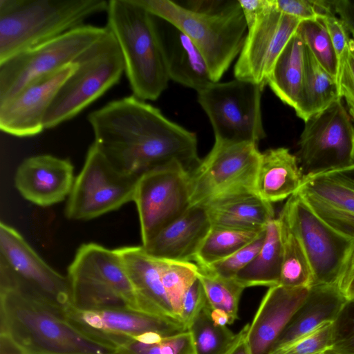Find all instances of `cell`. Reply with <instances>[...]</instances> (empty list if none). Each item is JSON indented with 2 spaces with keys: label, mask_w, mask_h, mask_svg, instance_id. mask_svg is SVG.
<instances>
[{
  "label": "cell",
  "mask_w": 354,
  "mask_h": 354,
  "mask_svg": "<svg viewBox=\"0 0 354 354\" xmlns=\"http://www.w3.org/2000/svg\"><path fill=\"white\" fill-rule=\"evenodd\" d=\"M94 143L121 172L140 177L172 161L190 172L198 165L196 135L133 95L91 112Z\"/></svg>",
  "instance_id": "obj_1"
},
{
  "label": "cell",
  "mask_w": 354,
  "mask_h": 354,
  "mask_svg": "<svg viewBox=\"0 0 354 354\" xmlns=\"http://www.w3.org/2000/svg\"><path fill=\"white\" fill-rule=\"evenodd\" d=\"M106 27L121 50L133 95L156 100L170 80L156 17L136 0L109 1Z\"/></svg>",
  "instance_id": "obj_2"
},
{
  "label": "cell",
  "mask_w": 354,
  "mask_h": 354,
  "mask_svg": "<svg viewBox=\"0 0 354 354\" xmlns=\"http://www.w3.org/2000/svg\"><path fill=\"white\" fill-rule=\"evenodd\" d=\"M1 333L27 354H113L115 351L82 334L64 315L24 295L0 286Z\"/></svg>",
  "instance_id": "obj_3"
},
{
  "label": "cell",
  "mask_w": 354,
  "mask_h": 354,
  "mask_svg": "<svg viewBox=\"0 0 354 354\" xmlns=\"http://www.w3.org/2000/svg\"><path fill=\"white\" fill-rule=\"evenodd\" d=\"M106 0H0V63L107 10Z\"/></svg>",
  "instance_id": "obj_4"
},
{
  "label": "cell",
  "mask_w": 354,
  "mask_h": 354,
  "mask_svg": "<svg viewBox=\"0 0 354 354\" xmlns=\"http://www.w3.org/2000/svg\"><path fill=\"white\" fill-rule=\"evenodd\" d=\"M150 13L185 33L203 56L214 82H219L236 57L247 35V25L238 0L223 11L206 14L192 11L171 0H136Z\"/></svg>",
  "instance_id": "obj_5"
},
{
  "label": "cell",
  "mask_w": 354,
  "mask_h": 354,
  "mask_svg": "<svg viewBox=\"0 0 354 354\" xmlns=\"http://www.w3.org/2000/svg\"><path fill=\"white\" fill-rule=\"evenodd\" d=\"M67 278L72 306L78 309L138 311L135 289L116 249L82 244L68 268Z\"/></svg>",
  "instance_id": "obj_6"
},
{
  "label": "cell",
  "mask_w": 354,
  "mask_h": 354,
  "mask_svg": "<svg viewBox=\"0 0 354 354\" xmlns=\"http://www.w3.org/2000/svg\"><path fill=\"white\" fill-rule=\"evenodd\" d=\"M74 62L75 71L62 85L46 113L45 129L75 117L118 84L124 73L121 50L109 29Z\"/></svg>",
  "instance_id": "obj_7"
},
{
  "label": "cell",
  "mask_w": 354,
  "mask_h": 354,
  "mask_svg": "<svg viewBox=\"0 0 354 354\" xmlns=\"http://www.w3.org/2000/svg\"><path fill=\"white\" fill-rule=\"evenodd\" d=\"M0 286L15 288L64 315L68 279L50 266L14 227L0 223Z\"/></svg>",
  "instance_id": "obj_8"
},
{
  "label": "cell",
  "mask_w": 354,
  "mask_h": 354,
  "mask_svg": "<svg viewBox=\"0 0 354 354\" xmlns=\"http://www.w3.org/2000/svg\"><path fill=\"white\" fill-rule=\"evenodd\" d=\"M264 86L234 79L212 82L197 91L215 140L257 143L266 135L261 111Z\"/></svg>",
  "instance_id": "obj_9"
},
{
  "label": "cell",
  "mask_w": 354,
  "mask_h": 354,
  "mask_svg": "<svg viewBox=\"0 0 354 354\" xmlns=\"http://www.w3.org/2000/svg\"><path fill=\"white\" fill-rule=\"evenodd\" d=\"M304 122L295 155L304 178L354 167V124L342 98Z\"/></svg>",
  "instance_id": "obj_10"
},
{
  "label": "cell",
  "mask_w": 354,
  "mask_h": 354,
  "mask_svg": "<svg viewBox=\"0 0 354 354\" xmlns=\"http://www.w3.org/2000/svg\"><path fill=\"white\" fill-rule=\"evenodd\" d=\"M279 216L302 245L313 272L312 286H337L354 239L324 222L298 192L287 199Z\"/></svg>",
  "instance_id": "obj_11"
},
{
  "label": "cell",
  "mask_w": 354,
  "mask_h": 354,
  "mask_svg": "<svg viewBox=\"0 0 354 354\" xmlns=\"http://www.w3.org/2000/svg\"><path fill=\"white\" fill-rule=\"evenodd\" d=\"M139 177L116 169L93 142L75 178L65 207V216L88 221L133 201Z\"/></svg>",
  "instance_id": "obj_12"
},
{
  "label": "cell",
  "mask_w": 354,
  "mask_h": 354,
  "mask_svg": "<svg viewBox=\"0 0 354 354\" xmlns=\"http://www.w3.org/2000/svg\"><path fill=\"white\" fill-rule=\"evenodd\" d=\"M107 30L83 24L0 63V104L32 80L74 62Z\"/></svg>",
  "instance_id": "obj_13"
},
{
  "label": "cell",
  "mask_w": 354,
  "mask_h": 354,
  "mask_svg": "<svg viewBox=\"0 0 354 354\" xmlns=\"http://www.w3.org/2000/svg\"><path fill=\"white\" fill-rule=\"evenodd\" d=\"M261 153L257 143L215 140L190 172L189 205H203L234 192L256 191Z\"/></svg>",
  "instance_id": "obj_14"
},
{
  "label": "cell",
  "mask_w": 354,
  "mask_h": 354,
  "mask_svg": "<svg viewBox=\"0 0 354 354\" xmlns=\"http://www.w3.org/2000/svg\"><path fill=\"white\" fill-rule=\"evenodd\" d=\"M190 171L180 162L153 168L138 178L133 202L142 245L189 207Z\"/></svg>",
  "instance_id": "obj_15"
},
{
  "label": "cell",
  "mask_w": 354,
  "mask_h": 354,
  "mask_svg": "<svg viewBox=\"0 0 354 354\" xmlns=\"http://www.w3.org/2000/svg\"><path fill=\"white\" fill-rule=\"evenodd\" d=\"M64 317L82 334L115 350L144 333L169 337L188 330L178 320L130 309L89 310L71 305L64 311Z\"/></svg>",
  "instance_id": "obj_16"
},
{
  "label": "cell",
  "mask_w": 354,
  "mask_h": 354,
  "mask_svg": "<svg viewBox=\"0 0 354 354\" xmlns=\"http://www.w3.org/2000/svg\"><path fill=\"white\" fill-rule=\"evenodd\" d=\"M302 21L273 5L250 27L234 68L236 79L264 86L283 48Z\"/></svg>",
  "instance_id": "obj_17"
},
{
  "label": "cell",
  "mask_w": 354,
  "mask_h": 354,
  "mask_svg": "<svg viewBox=\"0 0 354 354\" xmlns=\"http://www.w3.org/2000/svg\"><path fill=\"white\" fill-rule=\"evenodd\" d=\"M76 68L75 62H73L41 76L0 104L1 130L17 137H31L42 132L50 104Z\"/></svg>",
  "instance_id": "obj_18"
},
{
  "label": "cell",
  "mask_w": 354,
  "mask_h": 354,
  "mask_svg": "<svg viewBox=\"0 0 354 354\" xmlns=\"http://www.w3.org/2000/svg\"><path fill=\"white\" fill-rule=\"evenodd\" d=\"M75 178L69 159L42 154L24 159L17 169L14 181L24 198L48 207L68 197Z\"/></svg>",
  "instance_id": "obj_19"
},
{
  "label": "cell",
  "mask_w": 354,
  "mask_h": 354,
  "mask_svg": "<svg viewBox=\"0 0 354 354\" xmlns=\"http://www.w3.org/2000/svg\"><path fill=\"white\" fill-rule=\"evenodd\" d=\"M309 288L270 287L250 324L246 340L251 354H268L296 310L305 300Z\"/></svg>",
  "instance_id": "obj_20"
},
{
  "label": "cell",
  "mask_w": 354,
  "mask_h": 354,
  "mask_svg": "<svg viewBox=\"0 0 354 354\" xmlns=\"http://www.w3.org/2000/svg\"><path fill=\"white\" fill-rule=\"evenodd\" d=\"M211 227L205 207L201 205H189L142 246L149 254L158 259L194 261Z\"/></svg>",
  "instance_id": "obj_21"
},
{
  "label": "cell",
  "mask_w": 354,
  "mask_h": 354,
  "mask_svg": "<svg viewBox=\"0 0 354 354\" xmlns=\"http://www.w3.org/2000/svg\"><path fill=\"white\" fill-rule=\"evenodd\" d=\"M116 250L135 289L138 311L176 319L161 280L162 259L149 254L142 245Z\"/></svg>",
  "instance_id": "obj_22"
},
{
  "label": "cell",
  "mask_w": 354,
  "mask_h": 354,
  "mask_svg": "<svg viewBox=\"0 0 354 354\" xmlns=\"http://www.w3.org/2000/svg\"><path fill=\"white\" fill-rule=\"evenodd\" d=\"M156 18L170 80L196 92L214 82L203 56L192 39L169 21Z\"/></svg>",
  "instance_id": "obj_23"
},
{
  "label": "cell",
  "mask_w": 354,
  "mask_h": 354,
  "mask_svg": "<svg viewBox=\"0 0 354 354\" xmlns=\"http://www.w3.org/2000/svg\"><path fill=\"white\" fill-rule=\"evenodd\" d=\"M201 205L212 226L261 231L276 218L272 204L253 189L223 194Z\"/></svg>",
  "instance_id": "obj_24"
},
{
  "label": "cell",
  "mask_w": 354,
  "mask_h": 354,
  "mask_svg": "<svg viewBox=\"0 0 354 354\" xmlns=\"http://www.w3.org/2000/svg\"><path fill=\"white\" fill-rule=\"evenodd\" d=\"M304 178L296 156L288 148L261 152L255 189L265 201L272 204L288 199L298 192Z\"/></svg>",
  "instance_id": "obj_25"
},
{
  "label": "cell",
  "mask_w": 354,
  "mask_h": 354,
  "mask_svg": "<svg viewBox=\"0 0 354 354\" xmlns=\"http://www.w3.org/2000/svg\"><path fill=\"white\" fill-rule=\"evenodd\" d=\"M346 301L337 286H311L305 300L276 340L271 351L311 332L325 322H333Z\"/></svg>",
  "instance_id": "obj_26"
},
{
  "label": "cell",
  "mask_w": 354,
  "mask_h": 354,
  "mask_svg": "<svg viewBox=\"0 0 354 354\" xmlns=\"http://www.w3.org/2000/svg\"><path fill=\"white\" fill-rule=\"evenodd\" d=\"M283 260V244L279 218L266 228L264 243L255 257L235 277L244 288L279 285Z\"/></svg>",
  "instance_id": "obj_27"
},
{
  "label": "cell",
  "mask_w": 354,
  "mask_h": 354,
  "mask_svg": "<svg viewBox=\"0 0 354 354\" xmlns=\"http://www.w3.org/2000/svg\"><path fill=\"white\" fill-rule=\"evenodd\" d=\"M305 44L296 31L277 59L267 85L284 104L295 109L304 75Z\"/></svg>",
  "instance_id": "obj_28"
},
{
  "label": "cell",
  "mask_w": 354,
  "mask_h": 354,
  "mask_svg": "<svg viewBox=\"0 0 354 354\" xmlns=\"http://www.w3.org/2000/svg\"><path fill=\"white\" fill-rule=\"evenodd\" d=\"M339 96L336 80L319 64L305 44L304 75L300 97L294 109L304 122L322 111Z\"/></svg>",
  "instance_id": "obj_29"
},
{
  "label": "cell",
  "mask_w": 354,
  "mask_h": 354,
  "mask_svg": "<svg viewBox=\"0 0 354 354\" xmlns=\"http://www.w3.org/2000/svg\"><path fill=\"white\" fill-rule=\"evenodd\" d=\"M209 303L189 326L194 354H230L246 338L250 324L238 333H233L227 326L215 325L210 317Z\"/></svg>",
  "instance_id": "obj_30"
},
{
  "label": "cell",
  "mask_w": 354,
  "mask_h": 354,
  "mask_svg": "<svg viewBox=\"0 0 354 354\" xmlns=\"http://www.w3.org/2000/svg\"><path fill=\"white\" fill-rule=\"evenodd\" d=\"M278 218L283 244L279 285L291 288H310L313 286V276L302 245L285 221L280 216Z\"/></svg>",
  "instance_id": "obj_31"
},
{
  "label": "cell",
  "mask_w": 354,
  "mask_h": 354,
  "mask_svg": "<svg viewBox=\"0 0 354 354\" xmlns=\"http://www.w3.org/2000/svg\"><path fill=\"white\" fill-rule=\"evenodd\" d=\"M261 231L212 226L194 262L198 266L205 267L220 261L252 242Z\"/></svg>",
  "instance_id": "obj_32"
},
{
  "label": "cell",
  "mask_w": 354,
  "mask_h": 354,
  "mask_svg": "<svg viewBox=\"0 0 354 354\" xmlns=\"http://www.w3.org/2000/svg\"><path fill=\"white\" fill-rule=\"evenodd\" d=\"M298 192L354 214V186L346 181L337 172L304 178Z\"/></svg>",
  "instance_id": "obj_33"
},
{
  "label": "cell",
  "mask_w": 354,
  "mask_h": 354,
  "mask_svg": "<svg viewBox=\"0 0 354 354\" xmlns=\"http://www.w3.org/2000/svg\"><path fill=\"white\" fill-rule=\"evenodd\" d=\"M198 269L196 263L189 261L162 259V283L174 315L180 322H182L181 313L184 297L198 278Z\"/></svg>",
  "instance_id": "obj_34"
},
{
  "label": "cell",
  "mask_w": 354,
  "mask_h": 354,
  "mask_svg": "<svg viewBox=\"0 0 354 354\" xmlns=\"http://www.w3.org/2000/svg\"><path fill=\"white\" fill-rule=\"evenodd\" d=\"M208 303L212 308L221 309L230 316L233 324L239 319L240 299L244 288L235 279H227L198 269Z\"/></svg>",
  "instance_id": "obj_35"
},
{
  "label": "cell",
  "mask_w": 354,
  "mask_h": 354,
  "mask_svg": "<svg viewBox=\"0 0 354 354\" xmlns=\"http://www.w3.org/2000/svg\"><path fill=\"white\" fill-rule=\"evenodd\" d=\"M297 32L319 64L337 82V60L331 39L322 18L302 21Z\"/></svg>",
  "instance_id": "obj_36"
},
{
  "label": "cell",
  "mask_w": 354,
  "mask_h": 354,
  "mask_svg": "<svg viewBox=\"0 0 354 354\" xmlns=\"http://www.w3.org/2000/svg\"><path fill=\"white\" fill-rule=\"evenodd\" d=\"M113 354H194L189 330L165 337L156 344H145L134 339L117 348Z\"/></svg>",
  "instance_id": "obj_37"
},
{
  "label": "cell",
  "mask_w": 354,
  "mask_h": 354,
  "mask_svg": "<svg viewBox=\"0 0 354 354\" xmlns=\"http://www.w3.org/2000/svg\"><path fill=\"white\" fill-rule=\"evenodd\" d=\"M266 228L252 242L243 246L228 257L205 267L201 270L221 277L234 279L258 254L266 237Z\"/></svg>",
  "instance_id": "obj_38"
},
{
  "label": "cell",
  "mask_w": 354,
  "mask_h": 354,
  "mask_svg": "<svg viewBox=\"0 0 354 354\" xmlns=\"http://www.w3.org/2000/svg\"><path fill=\"white\" fill-rule=\"evenodd\" d=\"M332 322H325L311 332L268 354H322L330 349Z\"/></svg>",
  "instance_id": "obj_39"
},
{
  "label": "cell",
  "mask_w": 354,
  "mask_h": 354,
  "mask_svg": "<svg viewBox=\"0 0 354 354\" xmlns=\"http://www.w3.org/2000/svg\"><path fill=\"white\" fill-rule=\"evenodd\" d=\"M330 351L354 354V299L344 302L332 322Z\"/></svg>",
  "instance_id": "obj_40"
},
{
  "label": "cell",
  "mask_w": 354,
  "mask_h": 354,
  "mask_svg": "<svg viewBox=\"0 0 354 354\" xmlns=\"http://www.w3.org/2000/svg\"><path fill=\"white\" fill-rule=\"evenodd\" d=\"M297 192L328 225L342 234L354 239V214L335 208L307 194Z\"/></svg>",
  "instance_id": "obj_41"
},
{
  "label": "cell",
  "mask_w": 354,
  "mask_h": 354,
  "mask_svg": "<svg viewBox=\"0 0 354 354\" xmlns=\"http://www.w3.org/2000/svg\"><path fill=\"white\" fill-rule=\"evenodd\" d=\"M339 96L344 99L354 121V39L351 37L346 57L337 74Z\"/></svg>",
  "instance_id": "obj_42"
},
{
  "label": "cell",
  "mask_w": 354,
  "mask_h": 354,
  "mask_svg": "<svg viewBox=\"0 0 354 354\" xmlns=\"http://www.w3.org/2000/svg\"><path fill=\"white\" fill-rule=\"evenodd\" d=\"M322 19L328 30L337 60V74L346 57L351 37L348 31L336 15L324 16Z\"/></svg>",
  "instance_id": "obj_43"
},
{
  "label": "cell",
  "mask_w": 354,
  "mask_h": 354,
  "mask_svg": "<svg viewBox=\"0 0 354 354\" xmlns=\"http://www.w3.org/2000/svg\"><path fill=\"white\" fill-rule=\"evenodd\" d=\"M208 304L204 288L197 278L187 291L183 301L181 321L189 328L194 319Z\"/></svg>",
  "instance_id": "obj_44"
},
{
  "label": "cell",
  "mask_w": 354,
  "mask_h": 354,
  "mask_svg": "<svg viewBox=\"0 0 354 354\" xmlns=\"http://www.w3.org/2000/svg\"><path fill=\"white\" fill-rule=\"evenodd\" d=\"M247 28L263 17L272 8L273 0H238Z\"/></svg>",
  "instance_id": "obj_45"
},
{
  "label": "cell",
  "mask_w": 354,
  "mask_h": 354,
  "mask_svg": "<svg viewBox=\"0 0 354 354\" xmlns=\"http://www.w3.org/2000/svg\"><path fill=\"white\" fill-rule=\"evenodd\" d=\"M234 0H189L185 8L194 12L206 14L218 13L227 8Z\"/></svg>",
  "instance_id": "obj_46"
},
{
  "label": "cell",
  "mask_w": 354,
  "mask_h": 354,
  "mask_svg": "<svg viewBox=\"0 0 354 354\" xmlns=\"http://www.w3.org/2000/svg\"><path fill=\"white\" fill-rule=\"evenodd\" d=\"M337 287L346 300L354 299V248L347 259Z\"/></svg>",
  "instance_id": "obj_47"
},
{
  "label": "cell",
  "mask_w": 354,
  "mask_h": 354,
  "mask_svg": "<svg viewBox=\"0 0 354 354\" xmlns=\"http://www.w3.org/2000/svg\"><path fill=\"white\" fill-rule=\"evenodd\" d=\"M333 10L347 30L354 34V0H331Z\"/></svg>",
  "instance_id": "obj_48"
},
{
  "label": "cell",
  "mask_w": 354,
  "mask_h": 354,
  "mask_svg": "<svg viewBox=\"0 0 354 354\" xmlns=\"http://www.w3.org/2000/svg\"><path fill=\"white\" fill-rule=\"evenodd\" d=\"M0 354H27L8 335L1 333Z\"/></svg>",
  "instance_id": "obj_49"
},
{
  "label": "cell",
  "mask_w": 354,
  "mask_h": 354,
  "mask_svg": "<svg viewBox=\"0 0 354 354\" xmlns=\"http://www.w3.org/2000/svg\"><path fill=\"white\" fill-rule=\"evenodd\" d=\"M210 317L213 323L218 326L232 324L229 315L221 309L211 308Z\"/></svg>",
  "instance_id": "obj_50"
},
{
  "label": "cell",
  "mask_w": 354,
  "mask_h": 354,
  "mask_svg": "<svg viewBox=\"0 0 354 354\" xmlns=\"http://www.w3.org/2000/svg\"><path fill=\"white\" fill-rule=\"evenodd\" d=\"M164 337L156 332H147L135 336L133 339L145 344H156L162 341Z\"/></svg>",
  "instance_id": "obj_51"
},
{
  "label": "cell",
  "mask_w": 354,
  "mask_h": 354,
  "mask_svg": "<svg viewBox=\"0 0 354 354\" xmlns=\"http://www.w3.org/2000/svg\"><path fill=\"white\" fill-rule=\"evenodd\" d=\"M230 354H251L246 338L241 341Z\"/></svg>",
  "instance_id": "obj_52"
},
{
  "label": "cell",
  "mask_w": 354,
  "mask_h": 354,
  "mask_svg": "<svg viewBox=\"0 0 354 354\" xmlns=\"http://www.w3.org/2000/svg\"><path fill=\"white\" fill-rule=\"evenodd\" d=\"M346 181L354 186V167L344 171H336Z\"/></svg>",
  "instance_id": "obj_53"
},
{
  "label": "cell",
  "mask_w": 354,
  "mask_h": 354,
  "mask_svg": "<svg viewBox=\"0 0 354 354\" xmlns=\"http://www.w3.org/2000/svg\"><path fill=\"white\" fill-rule=\"evenodd\" d=\"M324 354H337V353L328 350V351H326Z\"/></svg>",
  "instance_id": "obj_54"
},
{
  "label": "cell",
  "mask_w": 354,
  "mask_h": 354,
  "mask_svg": "<svg viewBox=\"0 0 354 354\" xmlns=\"http://www.w3.org/2000/svg\"><path fill=\"white\" fill-rule=\"evenodd\" d=\"M352 37L354 39V34H352Z\"/></svg>",
  "instance_id": "obj_55"
},
{
  "label": "cell",
  "mask_w": 354,
  "mask_h": 354,
  "mask_svg": "<svg viewBox=\"0 0 354 354\" xmlns=\"http://www.w3.org/2000/svg\"><path fill=\"white\" fill-rule=\"evenodd\" d=\"M324 353H322V354H324Z\"/></svg>",
  "instance_id": "obj_56"
}]
</instances>
